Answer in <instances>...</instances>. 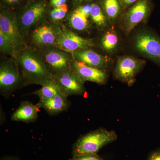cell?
<instances>
[{
  "mask_svg": "<svg viewBox=\"0 0 160 160\" xmlns=\"http://www.w3.org/2000/svg\"><path fill=\"white\" fill-rule=\"evenodd\" d=\"M22 79L23 86H42L52 80L53 75L42 55L36 49L26 47L17 52L14 59Z\"/></svg>",
  "mask_w": 160,
  "mask_h": 160,
  "instance_id": "obj_1",
  "label": "cell"
},
{
  "mask_svg": "<svg viewBox=\"0 0 160 160\" xmlns=\"http://www.w3.org/2000/svg\"><path fill=\"white\" fill-rule=\"evenodd\" d=\"M118 138L113 130L99 128L80 137L73 144L72 156L98 153L104 146L113 142Z\"/></svg>",
  "mask_w": 160,
  "mask_h": 160,
  "instance_id": "obj_2",
  "label": "cell"
},
{
  "mask_svg": "<svg viewBox=\"0 0 160 160\" xmlns=\"http://www.w3.org/2000/svg\"><path fill=\"white\" fill-rule=\"evenodd\" d=\"M46 9V2L38 0L29 3L17 15L18 27L23 38L43 19Z\"/></svg>",
  "mask_w": 160,
  "mask_h": 160,
  "instance_id": "obj_3",
  "label": "cell"
},
{
  "mask_svg": "<svg viewBox=\"0 0 160 160\" xmlns=\"http://www.w3.org/2000/svg\"><path fill=\"white\" fill-rule=\"evenodd\" d=\"M153 7L152 0H139L129 7L121 16V26L125 33L129 34L138 24L147 22Z\"/></svg>",
  "mask_w": 160,
  "mask_h": 160,
  "instance_id": "obj_4",
  "label": "cell"
},
{
  "mask_svg": "<svg viewBox=\"0 0 160 160\" xmlns=\"http://www.w3.org/2000/svg\"><path fill=\"white\" fill-rule=\"evenodd\" d=\"M134 47L141 54L160 66V37L152 31L141 32L136 36Z\"/></svg>",
  "mask_w": 160,
  "mask_h": 160,
  "instance_id": "obj_5",
  "label": "cell"
},
{
  "mask_svg": "<svg viewBox=\"0 0 160 160\" xmlns=\"http://www.w3.org/2000/svg\"><path fill=\"white\" fill-rule=\"evenodd\" d=\"M0 31L13 43L18 51L26 47L17 21V14L8 8L1 7Z\"/></svg>",
  "mask_w": 160,
  "mask_h": 160,
  "instance_id": "obj_6",
  "label": "cell"
},
{
  "mask_svg": "<svg viewBox=\"0 0 160 160\" xmlns=\"http://www.w3.org/2000/svg\"><path fill=\"white\" fill-rule=\"evenodd\" d=\"M23 85L19 69L15 61H6L0 66V89L2 93L9 94Z\"/></svg>",
  "mask_w": 160,
  "mask_h": 160,
  "instance_id": "obj_7",
  "label": "cell"
},
{
  "mask_svg": "<svg viewBox=\"0 0 160 160\" xmlns=\"http://www.w3.org/2000/svg\"><path fill=\"white\" fill-rule=\"evenodd\" d=\"M69 52L52 47L43 49L41 53L52 75H54L71 69L70 64L74 59Z\"/></svg>",
  "mask_w": 160,
  "mask_h": 160,
  "instance_id": "obj_8",
  "label": "cell"
},
{
  "mask_svg": "<svg viewBox=\"0 0 160 160\" xmlns=\"http://www.w3.org/2000/svg\"><path fill=\"white\" fill-rule=\"evenodd\" d=\"M145 64V61L132 57L120 58L115 69V77L117 79L131 85Z\"/></svg>",
  "mask_w": 160,
  "mask_h": 160,
  "instance_id": "obj_9",
  "label": "cell"
},
{
  "mask_svg": "<svg viewBox=\"0 0 160 160\" xmlns=\"http://www.w3.org/2000/svg\"><path fill=\"white\" fill-rule=\"evenodd\" d=\"M61 31L60 28L55 25L43 23L32 32V43L36 47L42 49L56 46L58 35Z\"/></svg>",
  "mask_w": 160,
  "mask_h": 160,
  "instance_id": "obj_10",
  "label": "cell"
},
{
  "mask_svg": "<svg viewBox=\"0 0 160 160\" xmlns=\"http://www.w3.org/2000/svg\"><path fill=\"white\" fill-rule=\"evenodd\" d=\"M52 79L68 97L72 95H82L86 92L84 82L71 69L53 75Z\"/></svg>",
  "mask_w": 160,
  "mask_h": 160,
  "instance_id": "obj_11",
  "label": "cell"
},
{
  "mask_svg": "<svg viewBox=\"0 0 160 160\" xmlns=\"http://www.w3.org/2000/svg\"><path fill=\"white\" fill-rule=\"evenodd\" d=\"M94 46L91 40L79 36L70 30H62L57 40L56 47L68 52L89 48Z\"/></svg>",
  "mask_w": 160,
  "mask_h": 160,
  "instance_id": "obj_12",
  "label": "cell"
},
{
  "mask_svg": "<svg viewBox=\"0 0 160 160\" xmlns=\"http://www.w3.org/2000/svg\"><path fill=\"white\" fill-rule=\"evenodd\" d=\"M70 69L84 83L90 82L104 85L108 79L106 71L87 66L74 59L70 64Z\"/></svg>",
  "mask_w": 160,
  "mask_h": 160,
  "instance_id": "obj_13",
  "label": "cell"
},
{
  "mask_svg": "<svg viewBox=\"0 0 160 160\" xmlns=\"http://www.w3.org/2000/svg\"><path fill=\"white\" fill-rule=\"evenodd\" d=\"M72 57L78 62L104 71L109 66V61L107 58L89 48L77 50L72 52Z\"/></svg>",
  "mask_w": 160,
  "mask_h": 160,
  "instance_id": "obj_14",
  "label": "cell"
},
{
  "mask_svg": "<svg viewBox=\"0 0 160 160\" xmlns=\"http://www.w3.org/2000/svg\"><path fill=\"white\" fill-rule=\"evenodd\" d=\"M68 97L62 92L48 99L39 100L37 105L39 108L45 109L48 114L54 115L66 111L69 108L70 103Z\"/></svg>",
  "mask_w": 160,
  "mask_h": 160,
  "instance_id": "obj_15",
  "label": "cell"
},
{
  "mask_svg": "<svg viewBox=\"0 0 160 160\" xmlns=\"http://www.w3.org/2000/svg\"><path fill=\"white\" fill-rule=\"evenodd\" d=\"M39 109L37 104L34 105L29 101H23L12 115L11 120L26 123L34 122L38 118Z\"/></svg>",
  "mask_w": 160,
  "mask_h": 160,
  "instance_id": "obj_16",
  "label": "cell"
},
{
  "mask_svg": "<svg viewBox=\"0 0 160 160\" xmlns=\"http://www.w3.org/2000/svg\"><path fill=\"white\" fill-rule=\"evenodd\" d=\"M101 4L106 17L112 22L122 15L125 8L120 0H102Z\"/></svg>",
  "mask_w": 160,
  "mask_h": 160,
  "instance_id": "obj_17",
  "label": "cell"
},
{
  "mask_svg": "<svg viewBox=\"0 0 160 160\" xmlns=\"http://www.w3.org/2000/svg\"><path fill=\"white\" fill-rule=\"evenodd\" d=\"M62 92V91L59 86L52 79L48 81L42 86L41 89L33 92L31 94L37 96L39 98V100H45Z\"/></svg>",
  "mask_w": 160,
  "mask_h": 160,
  "instance_id": "obj_18",
  "label": "cell"
},
{
  "mask_svg": "<svg viewBox=\"0 0 160 160\" xmlns=\"http://www.w3.org/2000/svg\"><path fill=\"white\" fill-rule=\"evenodd\" d=\"M92 8L90 17L93 23L98 28L103 29L108 25L109 21L106 17L102 6L98 4H91Z\"/></svg>",
  "mask_w": 160,
  "mask_h": 160,
  "instance_id": "obj_19",
  "label": "cell"
},
{
  "mask_svg": "<svg viewBox=\"0 0 160 160\" xmlns=\"http://www.w3.org/2000/svg\"><path fill=\"white\" fill-rule=\"evenodd\" d=\"M118 43L117 34L114 31L109 30L103 35L101 40L103 49L108 52H112L116 49Z\"/></svg>",
  "mask_w": 160,
  "mask_h": 160,
  "instance_id": "obj_20",
  "label": "cell"
},
{
  "mask_svg": "<svg viewBox=\"0 0 160 160\" xmlns=\"http://www.w3.org/2000/svg\"><path fill=\"white\" fill-rule=\"evenodd\" d=\"M70 24L72 28L79 31L85 30L89 25L88 18L77 9L71 15Z\"/></svg>",
  "mask_w": 160,
  "mask_h": 160,
  "instance_id": "obj_21",
  "label": "cell"
},
{
  "mask_svg": "<svg viewBox=\"0 0 160 160\" xmlns=\"http://www.w3.org/2000/svg\"><path fill=\"white\" fill-rule=\"evenodd\" d=\"M0 50L1 52L13 58H15L18 50L13 43L0 31Z\"/></svg>",
  "mask_w": 160,
  "mask_h": 160,
  "instance_id": "obj_22",
  "label": "cell"
},
{
  "mask_svg": "<svg viewBox=\"0 0 160 160\" xmlns=\"http://www.w3.org/2000/svg\"><path fill=\"white\" fill-rule=\"evenodd\" d=\"M67 12L68 8L66 4L60 7H55L50 12V17L54 21H60L65 18Z\"/></svg>",
  "mask_w": 160,
  "mask_h": 160,
  "instance_id": "obj_23",
  "label": "cell"
},
{
  "mask_svg": "<svg viewBox=\"0 0 160 160\" xmlns=\"http://www.w3.org/2000/svg\"><path fill=\"white\" fill-rule=\"evenodd\" d=\"M68 160H104L98 153L72 156Z\"/></svg>",
  "mask_w": 160,
  "mask_h": 160,
  "instance_id": "obj_24",
  "label": "cell"
},
{
  "mask_svg": "<svg viewBox=\"0 0 160 160\" xmlns=\"http://www.w3.org/2000/svg\"><path fill=\"white\" fill-rule=\"evenodd\" d=\"M91 8V4H86V5L79 6L77 9L81 13H82L87 18H88L90 17Z\"/></svg>",
  "mask_w": 160,
  "mask_h": 160,
  "instance_id": "obj_25",
  "label": "cell"
},
{
  "mask_svg": "<svg viewBox=\"0 0 160 160\" xmlns=\"http://www.w3.org/2000/svg\"><path fill=\"white\" fill-rule=\"evenodd\" d=\"M147 160H160V149H155L152 152Z\"/></svg>",
  "mask_w": 160,
  "mask_h": 160,
  "instance_id": "obj_26",
  "label": "cell"
},
{
  "mask_svg": "<svg viewBox=\"0 0 160 160\" xmlns=\"http://www.w3.org/2000/svg\"><path fill=\"white\" fill-rule=\"evenodd\" d=\"M67 0H50V4L54 8L60 7L65 5Z\"/></svg>",
  "mask_w": 160,
  "mask_h": 160,
  "instance_id": "obj_27",
  "label": "cell"
},
{
  "mask_svg": "<svg viewBox=\"0 0 160 160\" xmlns=\"http://www.w3.org/2000/svg\"><path fill=\"white\" fill-rule=\"evenodd\" d=\"M139 0H120L125 8L128 6H132Z\"/></svg>",
  "mask_w": 160,
  "mask_h": 160,
  "instance_id": "obj_28",
  "label": "cell"
},
{
  "mask_svg": "<svg viewBox=\"0 0 160 160\" xmlns=\"http://www.w3.org/2000/svg\"><path fill=\"white\" fill-rule=\"evenodd\" d=\"M3 2L10 6H14L19 4L21 0H2Z\"/></svg>",
  "mask_w": 160,
  "mask_h": 160,
  "instance_id": "obj_29",
  "label": "cell"
},
{
  "mask_svg": "<svg viewBox=\"0 0 160 160\" xmlns=\"http://www.w3.org/2000/svg\"><path fill=\"white\" fill-rule=\"evenodd\" d=\"M0 160H21L20 158L14 156L6 155L3 157Z\"/></svg>",
  "mask_w": 160,
  "mask_h": 160,
  "instance_id": "obj_30",
  "label": "cell"
},
{
  "mask_svg": "<svg viewBox=\"0 0 160 160\" xmlns=\"http://www.w3.org/2000/svg\"><path fill=\"white\" fill-rule=\"evenodd\" d=\"M78 3H81L84 2H89L92 0H75Z\"/></svg>",
  "mask_w": 160,
  "mask_h": 160,
  "instance_id": "obj_31",
  "label": "cell"
},
{
  "mask_svg": "<svg viewBox=\"0 0 160 160\" xmlns=\"http://www.w3.org/2000/svg\"><path fill=\"white\" fill-rule=\"evenodd\" d=\"M31 2H35V1H38V0H30Z\"/></svg>",
  "mask_w": 160,
  "mask_h": 160,
  "instance_id": "obj_32",
  "label": "cell"
}]
</instances>
